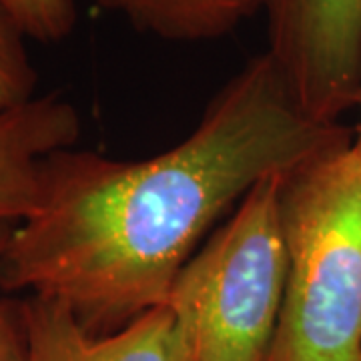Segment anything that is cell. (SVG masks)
I'll use <instances>...</instances> for the list:
<instances>
[{"mask_svg":"<svg viewBox=\"0 0 361 361\" xmlns=\"http://www.w3.org/2000/svg\"><path fill=\"white\" fill-rule=\"evenodd\" d=\"M349 141L301 111L261 52L161 155L68 147L49 157L39 207L11 229L4 289L65 305L90 334L116 331L165 305L185 263L259 180Z\"/></svg>","mask_w":361,"mask_h":361,"instance_id":"cell-1","label":"cell"},{"mask_svg":"<svg viewBox=\"0 0 361 361\" xmlns=\"http://www.w3.org/2000/svg\"><path fill=\"white\" fill-rule=\"evenodd\" d=\"M287 279L265 361H361V165L348 145L285 175Z\"/></svg>","mask_w":361,"mask_h":361,"instance_id":"cell-2","label":"cell"},{"mask_svg":"<svg viewBox=\"0 0 361 361\" xmlns=\"http://www.w3.org/2000/svg\"><path fill=\"white\" fill-rule=\"evenodd\" d=\"M283 179L259 180L179 271L165 307L180 361L267 360L287 279Z\"/></svg>","mask_w":361,"mask_h":361,"instance_id":"cell-3","label":"cell"},{"mask_svg":"<svg viewBox=\"0 0 361 361\" xmlns=\"http://www.w3.org/2000/svg\"><path fill=\"white\" fill-rule=\"evenodd\" d=\"M267 54L301 111L337 118L361 99V0H261Z\"/></svg>","mask_w":361,"mask_h":361,"instance_id":"cell-4","label":"cell"},{"mask_svg":"<svg viewBox=\"0 0 361 361\" xmlns=\"http://www.w3.org/2000/svg\"><path fill=\"white\" fill-rule=\"evenodd\" d=\"M26 339V361H180L171 311L161 305L125 327L97 336L65 305L26 295L16 301Z\"/></svg>","mask_w":361,"mask_h":361,"instance_id":"cell-5","label":"cell"},{"mask_svg":"<svg viewBox=\"0 0 361 361\" xmlns=\"http://www.w3.org/2000/svg\"><path fill=\"white\" fill-rule=\"evenodd\" d=\"M80 129L77 106L59 92L0 111V225L14 227L35 213L47 159L77 147Z\"/></svg>","mask_w":361,"mask_h":361,"instance_id":"cell-6","label":"cell"},{"mask_svg":"<svg viewBox=\"0 0 361 361\" xmlns=\"http://www.w3.org/2000/svg\"><path fill=\"white\" fill-rule=\"evenodd\" d=\"M121 14L135 30L171 42H201L229 37L253 14L261 0H90Z\"/></svg>","mask_w":361,"mask_h":361,"instance_id":"cell-7","label":"cell"},{"mask_svg":"<svg viewBox=\"0 0 361 361\" xmlns=\"http://www.w3.org/2000/svg\"><path fill=\"white\" fill-rule=\"evenodd\" d=\"M25 32L0 6V111L37 97L39 73L26 49Z\"/></svg>","mask_w":361,"mask_h":361,"instance_id":"cell-8","label":"cell"},{"mask_svg":"<svg viewBox=\"0 0 361 361\" xmlns=\"http://www.w3.org/2000/svg\"><path fill=\"white\" fill-rule=\"evenodd\" d=\"M26 39L61 42L75 30L78 20L77 0H0Z\"/></svg>","mask_w":361,"mask_h":361,"instance_id":"cell-9","label":"cell"},{"mask_svg":"<svg viewBox=\"0 0 361 361\" xmlns=\"http://www.w3.org/2000/svg\"><path fill=\"white\" fill-rule=\"evenodd\" d=\"M8 225H0V361H26V339L16 301L6 299L2 283L4 255L11 237Z\"/></svg>","mask_w":361,"mask_h":361,"instance_id":"cell-10","label":"cell"},{"mask_svg":"<svg viewBox=\"0 0 361 361\" xmlns=\"http://www.w3.org/2000/svg\"><path fill=\"white\" fill-rule=\"evenodd\" d=\"M360 109H361V99H360ZM351 151H353V155H355V159L360 161V165H361V116H360L357 130H355V135L351 137Z\"/></svg>","mask_w":361,"mask_h":361,"instance_id":"cell-11","label":"cell"}]
</instances>
